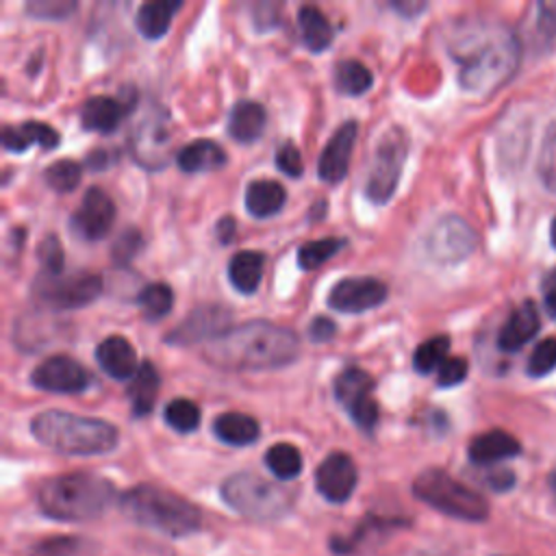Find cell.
<instances>
[{
    "label": "cell",
    "mask_w": 556,
    "mask_h": 556,
    "mask_svg": "<svg viewBox=\"0 0 556 556\" xmlns=\"http://www.w3.org/2000/svg\"><path fill=\"white\" fill-rule=\"evenodd\" d=\"M109 154L104 152V150H93V152H89V156H87V165L89 167H93V169H100V167H104L106 163H109V159H106Z\"/></svg>",
    "instance_id": "obj_52"
},
{
    "label": "cell",
    "mask_w": 556,
    "mask_h": 556,
    "mask_svg": "<svg viewBox=\"0 0 556 556\" xmlns=\"http://www.w3.org/2000/svg\"><path fill=\"white\" fill-rule=\"evenodd\" d=\"M334 321L330 317H315L311 324H308V337L315 341V343H326L334 337Z\"/></svg>",
    "instance_id": "obj_48"
},
{
    "label": "cell",
    "mask_w": 556,
    "mask_h": 556,
    "mask_svg": "<svg viewBox=\"0 0 556 556\" xmlns=\"http://www.w3.org/2000/svg\"><path fill=\"white\" fill-rule=\"evenodd\" d=\"M545 308L552 319H556V289H549L545 295Z\"/></svg>",
    "instance_id": "obj_53"
},
{
    "label": "cell",
    "mask_w": 556,
    "mask_h": 556,
    "mask_svg": "<svg viewBox=\"0 0 556 556\" xmlns=\"http://www.w3.org/2000/svg\"><path fill=\"white\" fill-rule=\"evenodd\" d=\"M447 52L458 65V83L471 93H493L510 80L521 46L515 33L495 20H460L447 35Z\"/></svg>",
    "instance_id": "obj_1"
},
{
    "label": "cell",
    "mask_w": 556,
    "mask_h": 556,
    "mask_svg": "<svg viewBox=\"0 0 556 556\" xmlns=\"http://www.w3.org/2000/svg\"><path fill=\"white\" fill-rule=\"evenodd\" d=\"M228 321L230 313L226 306L200 304L193 311H189V315L169 334H165V341L174 345H191L206 339L211 341L228 330Z\"/></svg>",
    "instance_id": "obj_16"
},
{
    "label": "cell",
    "mask_w": 556,
    "mask_h": 556,
    "mask_svg": "<svg viewBox=\"0 0 556 556\" xmlns=\"http://www.w3.org/2000/svg\"><path fill=\"white\" fill-rule=\"evenodd\" d=\"M521 452V443L506 430H489L478 434L469 447V460L473 465H495L500 460L513 458Z\"/></svg>",
    "instance_id": "obj_22"
},
{
    "label": "cell",
    "mask_w": 556,
    "mask_h": 556,
    "mask_svg": "<svg viewBox=\"0 0 556 556\" xmlns=\"http://www.w3.org/2000/svg\"><path fill=\"white\" fill-rule=\"evenodd\" d=\"M163 417L167 421L169 428H174L176 432H193L200 426V408L195 402L187 400V397H176L172 400L165 410Z\"/></svg>",
    "instance_id": "obj_38"
},
{
    "label": "cell",
    "mask_w": 556,
    "mask_h": 556,
    "mask_svg": "<svg viewBox=\"0 0 556 556\" xmlns=\"http://www.w3.org/2000/svg\"><path fill=\"white\" fill-rule=\"evenodd\" d=\"M469 365L463 356H447L445 363L437 369V384L439 387H454L467 378Z\"/></svg>",
    "instance_id": "obj_44"
},
{
    "label": "cell",
    "mask_w": 556,
    "mask_h": 556,
    "mask_svg": "<svg viewBox=\"0 0 556 556\" xmlns=\"http://www.w3.org/2000/svg\"><path fill=\"white\" fill-rule=\"evenodd\" d=\"M37 256L41 261L43 274L56 276V274L63 271V248H61V241L54 235L43 237V241L39 243Z\"/></svg>",
    "instance_id": "obj_43"
},
{
    "label": "cell",
    "mask_w": 556,
    "mask_h": 556,
    "mask_svg": "<svg viewBox=\"0 0 556 556\" xmlns=\"http://www.w3.org/2000/svg\"><path fill=\"white\" fill-rule=\"evenodd\" d=\"M447 350H450V337L447 334H434V337L421 341L417 345V350L413 352L415 371L417 374H430V371L439 369L447 358Z\"/></svg>",
    "instance_id": "obj_36"
},
{
    "label": "cell",
    "mask_w": 556,
    "mask_h": 556,
    "mask_svg": "<svg viewBox=\"0 0 556 556\" xmlns=\"http://www.w3.org/2000/svg\"><path fill=\"white\" fill-rule=\"evenodd\" d=\"M267 113L254 100H239L228 115V135L239 143L256 141L265 130Z\"/></svg>",
    "instance_id": "obj_23"
},
{
    "label": "cell",
    "mask_w": 556,
    "mask_h": 556,
    "mask_svg": "<svg viewBox=\"0 0 556 556\" xmlns=\"http://www.w3.org/2000/svg\"><path fill=\"white\" fill-rule=\"evenodd\" d=\"M89 371L65 354H54L30 371L33 387L50 393H78L89 387Z\"/></svg>",
    "instance_id": "obj_14"
},
{
    "label": "cell",
    "mask_w": 556,
    "mask_h": 556,
    "mask_svg": "<svg viewBox=\"0 0 556 556\" xmlns=\"http://www.w3.org/2000/svg\"><path fill=\"white\" fill-rule=\"evenodd\" d=\"M176 163L187 174L213 172L226 165V152L222 150L219 143L211 139H195L178 150Z\"/></svg>",
    "instance_id": "obj_24"
},
{
    "label": "cell",
    "mask_w": 556,
    "mask_h": 556,
    "mask_svg": "<svg viewBox=\"0 0 556 556\" xmlns=\"http://www.w3.org/2000/svg\"><path fill=\"white\" fill-rule=\"evenodd\" d=\"M536 30L543 39L556 37V2L536 4Z\"/></svg>",
    "instance_id": "obj_47"
},
{
    "label": "cell",
    "mask_w": 556,
    "mask_h": 556,
    "mask_svg": "<svg viewBox=\"0 0 556 556\" xmlns=\"http://www.w3.org/2000/svg\"><path fill=\"white\" fill-rule=\"evenodd\" d=\"M276 167L291 176V178H300L302 172H304V163H302V154L300 150L291 143V141H285L278 150H276Z\"/></svg>",
    "instance_id": "obj_45"
},
{
    "label": "cell",
    "mask_w": 556,
    "mask_h": 556,
    "mask_svg": "<svg viewBox=\"0 0 556 556\" xmlns=\"http://www.w3.org/2000/svg\"><path fill=\"white\" fill-rule=\"evenodd\" d=\"M356 465L345 452H330L315 469L317 493L330 504L348 502L356 489Z\"/></svg>",
    "instance_id": "obj_15"
},
{
    "label": "cell",
    "mask_w": 556,
    "mask_h": 556,
    "mask_svg": "<svg viewBox=\"0 0 556 556\" xmlns=\"http://www.w3.org/2000/svg\"><path fill=\"white\" fill-rule=\"evenodd\" d=\"M265 465L278 480H293L302 473V454L291 443H276L265 452Z\"/></svg>",
    "instance_id": "obj_33"
},
{
    "label": "cell",
    "mask_w": 556,
    "mask_h": 556,
    "mask_svg": "<svg viewBox=\"0 0 556 556\" xmlns=\"http://www.w3.org/2000/svg\"><path fill=\"white\" fill-rule=\"evenodd\" d=\"M235 217H230V215H226V217H222L219 222H217V226H215V235H217V239H219V243H230L232 241V237H235Z\"/></svg>",
    "instance_id": "obj_50"
},
{
    "label": "cell",
    "mask_w": 556,
    "mask_h": 556,
    "mask_svg": "<svg viewBox=\"0 0 556 556\" xmlns=\"http://www.w3.org/2000/svg\"><path fill=\"white\" fill-rule=\"evenodd\" d=\"M539 328H541V317H539L536 304L523 302L508 315V319L500 328L497 348L502 352H517L539 332Z\"/></svg>",
    "instance_id": "obj_20"
},
{
    "label": "cell",
    "mask_w": 556,
    "mask_h": 556,
    "mask_svg": "<svg viewBox=\"0 0 556 556\" xmlns=\"http://www.w3.org/2000/svg\"><path fill=\"white\" fill-rule=\"evenodd\" d=\"M408 154V137L402 128L391 126L378 141L369 176L365 182V195L374 204H384L402 176V167Z\"/></svg>",
    "instance_id": "obj_8"
},
{
    "label": "cell",
    "mask_w": 556,
    "mask_h": 556,
    "mask_svg": "<svg viewBox=\"0 0 556 556\" xmlns=\"http://www.w3.org/2000/svg\"><path fill=\"white\" fill-rule=\"evenodd\" d=\"M549 239H552V245L556 248V217L552 219V226H549Z\"/></svg>",
    "instance_id": "obj_54"
},
{
    "label": "cell",
    "mask_w": 556,
    "mask_h": 556,
    "mask_svg": "<svg viewBox=\"0 0 556 556\" xmlns=\"http://www.w3.org/2000/svg\"><path fill=\"white\" fill-rule=\"evenodd\" d=\"M374 83L371 72L356 59H343L334 65V87L345 96H361Z\"/></svg>",
    "instance_id": "obj_32"
},
{
    "label": "cell",
    "mask_w": 556,
    "mask_h": 556,
    "mask_svg": "<svg viewBox=\"0 0 556 556\" xmlns=\"http://www.w3.org/2000/svg\"><path fill=\"white\" fill-rule=\"evenodd\" d=\"M219 495L226 506L252 521H276L285 517L295 502L293 491L252 471L228 476L219 486Z\"/></svg>",
    "instance_id": "obj_6"
},
{
    "label": "cell",
    "mask_w": 556,
    "mask_h": 556,
    "mask_svg": "<svg viewBox=\"0 0 556 556\" xmlns=\"http://www.w3.org/2000/svg\"><path fill=\"white\" fill-rule=\"evenodd\" d=\"M80 176H83V167L76 161H70V159L54 161L52 165H48L43 169L46 185L50 189H54L56 193H65V191H72L74 187H78Z\"/></svg>",
    "instance_id": "obj_39"
},
{
    "label": "cell",
    "mask_w": 556,
    "mask_h": 556,
    "mask_svg": "<svg viewBox=\"0 0 556 556\" xmlns=\"http://www.w3.org/2000/svg\"><path fill=\"white\" fill-rule=\"evenodd\" d=\"M413 495L430 508L460 521L478 523L489 517V502L439 467L417 473L413 480Z\"/></svg>",
    "instance_id": "obj_7"
},
{
    "label": "cell",
    "mask_w": 556,
    "mask_h": 556,
    "mask_svg": "<svg viewBox=\"0 0 556 556\" xmlns=\"http://www.w3.org/2000/svg\"><path fill=\"white\" fill-rule=\"evenodd\" d=\"M117 502L130 521L174 539L202 528V510L193 502L156 484H135Z\"/></svg>",
    "instance_id": "obj_4"
},
{
    "label": "cell",
    "mask_w": 556,
    "mask_h": 556,
    "mask_svg": "<svg viewBox=\"0 0 556 556\" xmlns=\"http://www.w3.org/2000/svg\"><path fill=\"white\" fill-rule=\"evenodd\" d=\"M0 139H2V146L11 152H24L33 143L41 146L43 150L59 146V132L43 122H26L22 126H4Z\"/></svg>",
    "instance_id": "obj_25"
},
{
    "label": "cell",
    "mask_w": 556,
    "mask_h": 556,
    "mask_svg": "<svg viewBox=\"0 0 556 556\" xmlns=\"http://www.w3.org/2000/svg\"><path fill=\"white\" fill-rule=\"evenodd\" d=\"M93 543L76 534L46 536L30 545L28 556H85Z\"/></svg>",
    "instance_id": "obj_34"
},
{
    "label": "cell",
    "mask_w": 556,
    "mask_h": 556,
    "mask_svg": "<svg viewBox=\"0 0 556 556\" xmlns=\"http://www.w3.org/2000/svg\"><path fill=\"white\" fill-rule=\"evenodd\" d=\"M115 500L119 495L113 482L89 471L52 476L37 486V506L54 521L80 523L98 519Z\"/></svg>",
    "instance_id": "obj_3"
},
{
    "label": "cell",
    "mask_w": 556,
    "mask_h": 556,
    "mask_svg": "<svg viewBox=\"0 0 556 556\" xmlns=\"http://www.w3.org/2000/svg\"><path fill=\"white\" fill-rule=\"evenodd\" d=\"M159 371L150 361H143L139 365V369L135 371V376L128 382V400L132 406V415L135 417H143L152 410L156 393H159Z\"/></svg>",
    "instance_id": "obj_29"
},
{
    "label": "cell",
    "mask_w": 556,
    "mask_h": 556,
    "mask_svg": "<svg viewBox=\"0 0 556 556\" xmlns=\"http://www.w3.org/2000/svg\"><path fill=\"white\" fill-rule=\"evenodd\" d=\"M115 222V204L100 187H89L70 219L72 230L85 241H100Z\"/></svg>",
    "instance_id": "obj_17"
},
{
    "label": "cell",
    "mask_w": 556,
    "mask_h": 556,
    "mask_svg": "<svg viewBox=\"0 0 556 556\" xmlns=\"http://www.w3.org/2000/svg\"><path fill=\"white\" fill-rule=\"evenodd\" d=\"M387 300V285L371 276L341 278L328 291V306L339 313H365Z\"/></svg>",
    "instance_id": "obj_12"
},
{
    "label": "cell",
    "mask_w": 556,
    "mask_h": 556,
    "mask_svg": "<svg viewBox=\"0 0 556 556\" xmlns=\"http://www.w3.org/2000/svg\"><path fill=\"white\" fill-rule=\"evenodd\" d=\"M35 295L56 311H72L87 306L102 291V280L91 271H72L67 276L41 274L37 276Z\"/></svg>",
    "instance_id": "obj_9"
},
{
    "label": "cell",
    "mask_w": 556,
    "mask_h": 556,
    "mask_svg": "<svg viewBox=\"0 0 556 556\" xmlns=\"http://www.w3.org/2000/svg\"><path fill=\"white\" fill-rule=\"evenodd\" d=\"M213 434L226 445L243 447L252 445L258 439L261 426L254 417L245 413H222L213 421Z\"/></svg>",
    "instance_id": "obj_27"
},
{
    "label": "cell",
    "mask_w": 556,
    "mask_h": 556,
    "mask_svg": "<svg viewBox=\"0 0 556 556\" xmlns=\"http://www.w3.org/2000/svg\"><path fill=\"white\" fill-rule=\"evenodd\" d=\"M182 4L176 0H152V2H143L137 9L135 15V26L137 30L146 37V39H159L167 33L174 13L180 9Z\"/></svg>",
    "instance_id": "obj_30"
},
{
    "label": "cell",
    "mask_w": 556,
    "mask_h": 556,
    "mask_svg": "<svg viewBox=\"0 0 556 556\" xmlns=\"http://www.w3.org/2000/svg\"><path fill=\"white\" fill-rule=\"evenodd\" d=\"M343 245H345V239H337V237L308 241V243L300 245V250H298V265L302 269H317L330 256H334Z\"/></svg>",
    "instance_id": "obj_37"
},
{
    "label": "cell",
    "mask_w": 556,
    "mask_h": 556,
    "mask_svg": "<svg viewBox=\"0 0 556 556\" xmlns=\"http://www.w3.org/2000/svg\"><path fill=\"white\" fill-rule=\"evenodd\" d=\"M96 361H98L100 369L115 380L132 378L135 371L139 369L135 348L130 345L128 339H124L119 334H111L98 343Z\"/></svg>",
    "instance_id": "obj_21"
},
{
    "label": "cell",
    "mask_w": 556,
    "mask_h": 556,
    "mask_svg": "<svg viewBox=\"0 0 556 556\" xmlns=\"http://www.w3.org/2000/svg\"><path fill=\"white\" fill-rule=\"evenodd\" d=\"M124 93H119V98H111V96L87 98L80 106L83 128L96 130V132H113L119 126L122 117L135 106V100H128Z\"/></svg>",
    "instance_id": "obj_19"
},
{
    "label": "cell",
    "mask_w": 556,
    "mask_h": 556,
    "mask_svg": "<svg viewBox=\"0 0 556 556\" xmlns=\"http://www.w3.org/2000/svg\"><path fill=\"white\" fill-rule=\"evenodd\" d=\"M484 482L493 489V491H508L515 484V473H510L508 469H495L491 471Z\"/></svg>",
    "instance_id": "obj_49"
},
{
    "label": "cell",
    "mask_w": 556,
    "mask_h": 556,
    "mask_svg": "<svg viewBox=\"0 0 556 556\" xmlns=\"http://www.w3.org/2000/svg\"><path fill=\"white\" fill-rule=\"evenodd\" d=\"M141 245H143V239H141V232L137 228L130 226V228L122 230L117 235L115 243H113V250H111L113 261L117 265H128L132 261V256L141 250Z\"/></svg>",
    "instance_id": "obj_42"
},
{
    "label": "cell",
    "mask_w": 556,
    "mask_h": 556,
    "mask_svg": "<svg viewBox=\"0 0 556 556\" xmlns=\"http://www.w3.org/2000/svg\"><path fill=\"white\" fill-rule=\"evenodd\" d=\"M169 146L167 122L156 111L146 115L130 135L132 159L148 169H159L169 161Z\"/></svg>",
    "instance_id": "obj_13"
},
{
    "label": "cell",
    "mask_w": 556,
    "mask_h": 556,
    "mask_svg": "<svg viewBox=\"0 0 556 556\" xmlns=\"http://www.w3.org/2000/svg\"><path fill=\"white\" fill-rule=\"evenodd\" d=\"M30 432L41 445L72 456L106 454L115 450L119 441L113 424L67 410H43L35 415Z\"/></svg>",
    "instance_id": "obj_5"
},
{
    "label": "cell",
    "mask_w": 556,
    "mask_h": 556,
    "mask_svg": "<svg viewBox=\"0 0 556 556\" xmlns=\"http://www.w3.org/2000/svg\"><path fill=\"white\" fill-rule=\"evenodd\" d=\"M395 11H400V13H404L406 17H413V15H417L419 11H424L426 9V2H415V0H402V2H393L391 4Z\"/></svg>",
    "instance_id": "obj_51"
},
{
    "label": "cell",
    "mask_w": 556,
    "mask_h": 556,
    "mask_svg": "<svg viewBox=\"0 0 556 556\" xmlns=\"http://www.w3.org/2000/svg\"><path fill=\"white\" fill-rule=\"evenodd\" d=\"M76 11L74 0H30L26 2V13L37 20H65Z\"/></svg>",
    "instance_id": "obj_41"
},
{
    "label": "cell",
    "mask_w": 556,
    "mask_h": 556,
    "mask_svg": "<svg viewBox=\"0 0 556 556\" xmlns=\"http://www.w3.org/2000/svg\"><path fill=\"white\" fill-rule=\"evenodd\" d=\"M263 269H265V256L261 252L241 250L232 254L228 261V280L239 293L252 295L261 285Z\"/></svg>",
    "instance_id": "obj_26"
},
{
    "label": "cell",
    "mask_w": 556,
    "mask_h": 556,
    "mask_svg": "<svg viewBox=\"0 0 556 556\" xmlns=\"http://www.w3.org/2000/svg\"><path fill=\"white\" fill-rule=\"evenodd\" d=\"M549 489H552V493H554V497H556V471L549 476Z\"/></svg>",
    "instance_id": "obj_55"
},
{
    "label": "cell",
    "mask_w": 556,
    "mask_h": 556,
    "mask_svg": "<svg viewBox=\"0 0 556 556\" xmlns=\"http://www.w3.org/2000/svg\"><path fill=\"white\" fill-rule=\"evenodd\" d=\"M374 387V378L361 367H345L334 378V397L363 432H371L378 424V404L371 400Z\"/></svg>",
    "instance_id": "obj_10"
},
{
    "label": "cell",
    "mask_w": 556,
    "mask_h": 556,
    "mask_svg": "<svg viewBox=\"0 0 556 556\" xmlns=\"http://www.w3.org/2000/svg\"><path fill=\"white\" fill-rule=\"evenodd\" d=\"M298 24L302 41L311 52H324L332 43V26L328 17L313 4H304L298 11Z\"/></svg>",
    "instance_id": "obj_31"
},
{
    "label": "cell",
    "mask_w": 556,
    "mask_h": 556,
    "mask_svg": "<svg viewBox=\"0 0 556 556\" xmlns=\"http://www.w3.org/2000/svg\"><path fill=\"white\" fill-rule=\"evenodd\" d=\"M556 369V337L543 339L528 358V374L532 378H543Z\"/></svg>",
    "instance_id": "obj_40"
},
{
    "label": "cell",
    "mask_w": 556,
    "mask_h": 556,
    "mask_svg": "<svg viewBox=\"0 0 556 556\" xmlns=\"http://www.w3.org/2000/svg\"><path fill=\"white\" fill-rule=\"evenodd\" d=\"M541 176L545 185L556 191V126L545 135L543 154H541Z\"/></svg>",
    "instance_id": "obj_46"
},
{
    "label": "cell",
    "mask_w": 556,
    "mask_h": 556,
    "mask_svg": "<svg viewBox=\"0 0 556 556\" xmlns=\"http://www.w3.org/2000/svg\"><path fill=\"white\" fill-rule=\"evenodd\" d=\"M298 354V334L265 319H252L228 328L219 337L211 339L202 352L211 365L235 371L285 367L293 363Z\"/></svg>",
    "instance_id": "obj_2"
},
{
    "label": "cell",
    "mask_w": 556,
    "mask_h": 556,
    "mask_svg": "<svg viewBox=\"0 0 556 556\" xmlns=\"http://www.w3.org/2000/svg\"><path fill=\"white\" fill-rule=\"evenodd\" d=\"M287 200L285 187L276 180H252L245 187V208L254 217H271L276 215Z\"/></svg>",
    "instance_id": "obj_28"
},
{
    "label": "cell",
    "mask_w": 556,
    "mask_h": 556,
    "mask_svg": "<svg viewBox=\"0 0 556 556\" xmlns=\"http://www.w3.org/2000/svg\"><path fill=\"white\" fill-rule=\"evenodd\" d=\"M137 304H139L146 319H150V321L163 319L165 315H169V311L174 306V291L165 282L146 285L137 293Z\"/></svg>",
    "instance_id": "obj_35"
},
{
    "label": "cell",
    "mask_w": 556,
    "mask_h": 556,
    "mask_svg": "<svg viewBox=\"0 0 556 556\" xmlns=\"http://www.w3.org/2000/svg\"><path fill=\"white\" fill-rule=\"evenodd\" d=\"M428 256L437 263L452 265L467 258L476 248L473 228L458 215H445L432 224L424 239Z\"/></svg>",
    "instance_id": "obj_11"
},
{
    "label": "cell",
    "mask_w": 556,
    "mask_h": 556,
    "mask_svg": "<svg viewBox=\"0 0 556 556\" xmlns=\"http://www.w3.org/2000/svg\"><path fill=\"white\" fill-rule=\"evenodd\" d=\"M354 139H356V122L352 119L343 122L332 132V137L324 146L317 161V174L324 182H339L348 174Z\"/></svg>",
    "instance_id": "obj_18"
}]
</instances>
